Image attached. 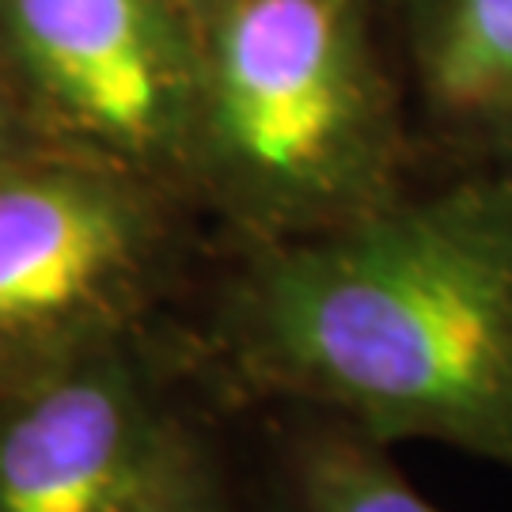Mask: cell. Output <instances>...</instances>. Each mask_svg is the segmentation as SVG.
<instances>
[{"label":"cell","instance_id":"cell-1","mask_svg":"<svg viewBox=\"0 0 512 512\" xmlns=\"http://www.w3.org/2000/svg\"><path fill=\"white\" fill-rule=\"evenodd\" d=\"M183 319L228 410L323 406L512 471V167L410 183L315 236L220 239Z\"/></svg>","mask_w":512,"mask_h":512},{"label":"cell","instance_id":"cell-4","mask_svg":"<svg viewBox=\"0 0 512 512\" xmlns=\"http://www.w3.org/2000/svg\"><path fill=\"white\" fill-rule=\"evenodd\" d=\"M0 84L35 145L126 167L186 198L194 0H0Z\"/></svg>","mask_w":512,"mask_h":512},{"label":"cell","instance_id":"cell-2","mask_svg":"<svg viewBox=\"0 0 512 512\" xmlns=\"http://www.w3.org/2000/svg\"><path fill=\"white\" fill-rule=\"evenodd\" d=\"M186 198L220 239L270 243L365 217L414 183V137L368 0H194Z\"/></svg>","mask_w":512,"mask_h":512},{"label":"cell","instance_id":"cell-5","mask_svg":"<svg viewBox=\"0 0 512 512\" xmlns=\"http://www.w3.org/2000/svg\"><path fill=\"white\" fill-rule=\"evenodd\" d=\"M183 315L0 395V512H137L179 421L213 395Z\"/></svg>","mask_w":512,"mask_h":512},{"label":"cell","instance_id":"cell-8","mask_svg":"<svg viewBox=\"0 0 512 512\" xmlns=\"http://www.w3.org/2000/svg\"><path fill=\"white\" fill-rule=\"evenodd\" d=\"M137 512H247L232 410L217 395L179 421Z\"/></svg>","mask_w":512,"mask_h":512},{"label":"cell","instance_id":"cell-6","mask_svg":"<svg viewBox=\"0 0 512 512\" xmlns=\"http://www.w3.org/2000/svg\"><path fill=\"white\" fill-rule=\"evenodd\" d=\"M395 12L444 171L512 167V0H395Z\"/></svg>","mask_w":512,"mask_h":512},{"label":"cell","instance_id":"cell-3","mask_svg":"<svg viewBox=\"0 0 512 512\" xmlns=\"http://www.w3.org/2000/svg\"><path fill=\"white\" fill-rule=\"evenodd\" d=\"M179 190L80 152L0 160V395L183 315L209 262Z\"/></svg>","mask_w":512,"mask_h":512},{"label":"cell","instance_id":"cell-9","mask_svg":"<svg viewBox=\"0 0 512 512\" xmlns=\"http://www.w3.org/2000/svg\"><path fill=\"white\" fill-rule=\"evenodd\" d=\"M23 145H35L31 137H27V129L19 122L16 107H12V99L4 92V84H0V160L8 156V152H16Z\"/></svg>","mask_w":512,"mask_h":512},{"label":"cell","instance_id":"cell-7","mask_svg":"<svg viewBox=\"0 0 512 512\" xmlns=\"http://www.w3.org/2000/svg\"><path fill=\"white\" fill-rule=\"evenodd\" d=\"M247 512H444L365 425L308 403L232 410Z\"/></svg>","mask_w":512,"mask_h":512}]
</instances>
